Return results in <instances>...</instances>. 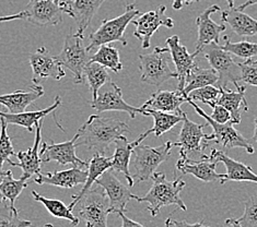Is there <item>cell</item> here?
Returning a JSON list of instances; mask_svg holds the SVG:
<instances>
[{
  "label": "cell",
  "mask_w": 257,
  "mask_h": 227,
  "mask_svg": "<svg viewBox=\"0 0 257 227\" xmlns=\"http://www.w3.org/2000/svg\"><path fill=\"white\" fill-rule=\"evenodd\" d=\"M139 69L142 81L155 87H161L168 80L176 78L172 68V59L168 47L157 46L150 54L139 55Z\"/></svg>",
  "instance_id": "obj_4"
},
{
  "label": "cell",
  "mask_w": 257,
  "mask_h": 227,
  "mask_svg": "<svg viewBox=\"0 0 257 227\" xmlns=\"http://www.w3.org/2000/svg\"><path fill=\"white\" fill-rule=\"evenodd\" d=\"M183 126L179 134V141L173 143V146H179L180 154L187 153H201L208 146V142L212 141V134H207L203 130L207 124H196L187 117L186 113H182Z\"/></svg>",
  "instance_id": "obj_12"
},
{
  "label": "cell",
  "mask_w": 257,
  "mask_h": 227,
  "mask_svg": "<svg viewBox=\"0 0 257 227\" xmlns=\"http://www.w3.org/2000/svg\"><path fill=\"white\" fill-rule=\"evenodd\" d=\"M43 227H54V225L53 224H45Z\"/></svg>",
  "instance_id": "obj_54"
},
{
  "label": "cell",
  "mask_w": 257,
  "mask_h": 227,
  "mask_svg": "<svg viewBox=\"0 0 257 227\" xmlns=\"http://www.w3.org/2000/svg\"><path fill=\"white\" fill-rule=\"evenodd\" d=\"M167 7L159 6L156 10L148 11L144 15H140L138 19H135L133 23L136 26L134 36L142 42V47L144 50L150 47V41L154 34L160 27L168 29L174 28V21L172 18L165 15Z\"/></svg>",
  "instance_id": "obj_13"
},
{
  "label": "cell",
  "mask_w": 257,
  "mask_h": 227,
  "mask_svg": "<svg viewBox=\"0 0 257 227\" xmlns=\"http://www.w3.org/2000/svg\"><path fill=\"white\" fill-rule=\"evenodd\" d=\"M139 16L140 11L136 9V5L128 4L123 15L114 18V19L103 20L99 29L95 32L90 34L87 51L90 53L96 47L108 45L114 42H119L121 43V45L126 46L127 41L124 35L125 31L128 24L133 22Z\"/></svg>",
  "instance_id": "obj_3"
},
{
  "label": "cell",
  "mask_w": 257,
  "mask_h": 227,
  "mask_svg": "<svg viewBox=\"0 0 257 227\" xmlns=\"http://www.w3.org/2000/svg\"><path fill=\"white\" fill-rule=\"evenodd\" d=\"M181 158L176 162V168L183 175H192L204 182L219 181L221 183L224 174H218L216 167L218 161L213 159L211 155H201L200 161H193L187 155L180 154Z\"/></svg>",
  "instance_id": "obj_17"
},
{
  "label": "cell",
  "mask_w": 257,
  "mask_h": 227,
  "mask_svg": "<svg viewBox=\"0 0 257 227\" xmlns=\"http://www.w3.org/2000/svg\"><path fill=\"white\" fill-rule=\"evenodd\" d=\"M72 211H76V216L82 218L87 227H107L109 202L102 188L91 189Z\"/></svg>",
  "instance_id": "obj_8"
},
{
  "label": "cell",
  "mask_w": 257,
  "mask_h": 227,
  "mask_svg": "<svg viewBox=\"0 0 257 227\" xmlns=\"http://www.w3.org/2000/svg\"><path fill=\"white\" fill-rule=\"evenodd\" d=\"M8 124L4 118L0 117V170H3V165L5 162L9 163L14 166L15 162H12L10 156H17L14 145L11 142V138L7 132Z\"/></svg>",
  "instance_id": "obj_38"
},
{
  "label": "cell",
  "mask_w": 257,
  "mask_h": 227,
  "mask_svg": "<svg viewBox=\"0 0 257 227\" xmlns=\"http://www.w3.org/2000/svg\"><path fill=\"white\" fill-rule=\"evenodd\" d=\"M118 215L121 218V222H123L121 227H145L144 225L136 222V220H133L132 218L127 217L125 215V213H118Z\"/></svg>",
  "instance_id": "obj_45"
},
{
  "label": "cell",
  "mask_w": 257,
  "mask_h": 227,
  "mask_svg": "<svg viewBox=\"0 0 257 227\" xmlns=\"http://www.w3.org/2000/svg\"><path fill=\"white\" fill-rule=\"evenodd\" d=\"M130 127L125 121L113 117H102L99 114L91 115L88 120L78 129L77 146H85L88 150H95L99 154H105L108 146L116 140L125 137Z\"/></svg>",
  "instance_id": "obj_1"
},
{
  "label": "cell",
  "mask_w": 257,
  "mask_h": 227,
  "mask_svg": "<svg viewBox=\"0 0 257 227\" xmlns=\"http://www.w3.org/2000/svg\"><path fill=\"white\" fill-rule=\"evenodd\" d=\"M243 215L236 218L242 227H257V194L250 195L245 201Z\"/></svg>",
  "instance_id": "obj_41"
},
{
  "label": "cell",
  "mask_w": 257,
  "mask_h": 227,
  "mask_svg": "<svg viewBox=\"0 0 257 227\" xmlns=\"http://www.w3.org/2000/svg\"><path fill=\"white\" fill-rule=\"evenodd\" d=\"M187 97L193 102L199 101L212 108L218 103L220 97V89L215 87V85H209V87L197 89L191 92Z\"/></svg>",
  "instance_id": "obj_40"
},
{
  "label": "cell",
  "mask_w": 257,
  "mask_h": 227,
  "mask_svg": "<svg viewBox=\"0 0 257 227\" xmlns=\"http://www.w3.org/2000/svg\"><path fill=\"white\" fill-rule=\"evenodd\" d=\"M172 148L173 143H171L170 141L156 148L140 144L136 146L134 149V167L136 169V173L132 175L135 185L152 179L158 166L169 159Z\"/></svg>",
  "instance_id": "obj_5"
},
{
  "label": "cell",
  "mask_w": 257,
  "mask_h": 227,
  "mask_svg": "<svg viewBox=\"0 0 257 227\" xmlns=\"http://www.w3.org/2000/svg\"><path fill=\"white\" fill-rule=\"evenodd\" d=\"M220 10L218 5L208 7L196 19V26L198 29V38L196 42V51L210 44H220V34L224 32L226 27L224 24H218L211 19V16Z\"/></svg>",
  "instance_id": "obj_19"
},
{
  "label": "cell",
  "mask_w": 257,
  "mask_h": 227,
  "mask_svg": "<svg viewBox=\"0 0 257 227\" xmlns=\"http://www.w3.org/2000/svg\"><path fill=\"white\" fill-rule=\"evenodd\" d=\"M41 142H42V122L35 125V138L32 148H30L27 151H21L17 153V158H19L20 163H15V167H20L22 169L23 179L29 180L33 176H40L41 171Z\"/></svg>",
  "instance_id": "obj_20"
},
{
  "label": "cell",
  "mask_w": 257,
  "mask_h": 227,
  "mask_svg": "<svg viewBox=\"0 0 257 227\" xmlns=\"http://www.w3.org/2000/svg\"><path fill=\"white\" fill-rule=\"evenodd\" d=\"M226 4L229 6V9L234 8V0H225Z\"/></svg>",
  "instance_id": "obj_52"
},
{
  "label": "cell",
  "mask_w": 257,
  "mask_h": 227,
  "mask_svg": "<svg viewBox=\"0 0 257 227\" xmlns=\"http://www.w3.org/2000/svg\"><path fill=\"white\" fill-rule=\"evenodd\" d=\"M28 186L29 180L23 179V178L15 179L11 170H6L0 179V191H2L5 200L9 201L11 208H17L15 206V202Z\"/></svg>",
  "instance_id": "obj_33"
},
{
  "label": "cell",
  "mask_w": 257,
  "mask_h": 227,
  "mask_svg": "<svg viewBox=\"0 0 257 227\" xmlns=\"http://www.w3.org/2000/svg\"><path fill=\"white\" fill-rule=\"evenodd\" d=\"M145 110L149 116L154 117L155 125L152 128L148 129V130L140 134L137 140H135V141H133V142H131L134 149L142 143L143 141L149 136V134L154 133L157 138L161 137L162 134L170 131L171 129L175 127L176 125H179L180 122H182V120H183L182 115L158 112V110H154L150 108H146Z\"/></svg>",
  "instance_id": "obj_28"
},
{
  "label": "cell",
  "mask_w": 257,
  "mask_h": 227,
  "mask_svg": "<svg viewBox=\"0 0 257 227\" xmlns=\"http://www.w3.org/2000/svg\"><path fill=\"white\" fill-rule=\"evenodd\" d=\"M91 63H96L104 68L112 70L115 73L120 72L123 69V64L120 61L119 52L117 48L111 45H102L95 54L91 56Z\"/></svg>",
  "instance_id": "obj_34"
},
{
  "label": "cell",
  "mask_w": 257,
  "mask_h": 227,
  "mask_svg": "<svg viewBox=\"0 0 257 227\" xmlns=\"http://www.w3.org/2000/svg\"><path fill=\"white\" fill-rule=\"evenodd\" d=\"M105 2L106 0H72L71 18L77 24V34L84 36L85 30L90 27L97 10Z\"/></svg>",
  "instance_id": "obj_30"
},
{
  "label": "cell",
  "mask_w": 257,
  "mask_h": 227,
  "mask_svg": "<svg viewBox=\"0 0 257 227\" xmlns=\"http://www.w3.org/2000/svg\"><path fill=\"white\" fill-rule=\"evenodd\" d=\"M223 23L229 24L233 32L242 38H252L257 35V19L238 11L236 8L224 10L221 15Z\"/></svg>",
  "instance_id": "obj_29"
},
{
  "label": "cell",
  "mask_w": 257,
  "mask_h": 227,
  "mask_svg": "<svg viewBox=\"0 0 257 227\" xmlns=\"http://www.w3.org/2000/svg\"><path fill=\"white\" fill-rule=\"evenodd\" d=\"M236 91H231L224 88L220 89V97L217 105L224 107L231 115V121L234 125H238L242 120V113L248 110L247 102L245 99V85H235Z\"/></svg>",
  "instance_id": "obj_23"
},
{
  "label": "cell",
  "mask_w": 257,
  "mask_h": 227,
  "mask_svg": "<svg viewBox=\"0 0 257 227\" xmlns=\"http://www.w3.org/2000/svg\"><path fill=\"white\" fill-rule=\"evenodd\" d=\"M173 224L175 227H209V226H204L203 222H197L194 224H189L185 220H181V222H177V220H173Z\"/></svg>",
  "instance_id": "obj_47"
},
{
  "label": "cell",
  "mask_w": 257,
  "mask_h": 227,
  "mask_svg": "<svg viewBox=\"0 0 257 227\" xmlns=\"http://www.w3.org/2000/svg\"><path fill=\"white\" fill-rule=\"evenodd\" d=\"M220 47L226 53L242 58L244 61L252 59L257 55V43H250L246 41L233 43L231 42L229 36H224V44L220 45Z\"/></svg>",
  "instance_id": "obj_37"
},
{
  "label": "cell",
  "mask_w": 257,
  "mask_h": 227,
  "mask_svg": "<svg viewBox=\"0 0 257 227\" xmlns=\"http://www.w3.org/2000/svg\"><path fill=\"white\" fill-rule=\"evenodd\" d=\"M165 227H175L172 218H167V220H165Z\"/></svg>",
  "instance_id": "obj_51"
},
{
  "label": "cell",
  "mask_w": 257,
  "mask_h": 227,
  "mask_svg": "<svg viewBox=\"0 0 257 227\" xmlns=\"http://www.w3.org/2000/svg\"><path fill=\"white\" fill-rule=\"evenodd\" d=\"M185 102L186 99L183 96L180 91L159 90L150 96V99L144 104L142 108H150L158 110V112L182 115L183 110L181 109V106Z\"/></svg>",
  "instance_id": "obj_25"
},
{
  "label": "cell",
  "mask_w": 257,
  "mask_h": 227,
  "mask_svg": "<svg viewBox=\"0 0 257 227\" xmlns=\"http://www.w3.org/2000/svg\"><path fill=\"white\" fill-rule=\"evenodd\" d=\"M199 54L207 59L211 69L218 75L217 88L226 89L229 83L238 84L241 81V67L240 63H236L231 54L223 51L220 44H210L204 46L199 50Z\"/></svg>",
  "instance_id": "obj_7"
},
{
  "label": "cell",
  "mask_w": 257,
  "mask_h": 227,
  "mask_svg": "<svg viewBox=\"0 0 257 227\" xmlns=\"http://www.w3.org/2000/svg\"><path fill=\"white\" fill-rule=\"evenodd\" d=\"M212 109L213 112L210 116V118L213 121H216L218 124H221V125H224L226 122L231 121V115L224 107L220 105H215L212 107Z\"/></svg>",
  "instance_id": "obj_43"
},
{
  "label": "cell",
  "mask_w": 257,
  "mask_h": 227,
  "mask_svg": "<svg viewBox=\"0 0 257 227\" xmlns=\"http://www.w3.org/2000/svg\"><path fill=\"white\" fill-rule=\"evenodd\" d=\"M154 183L150 190L144 197H136V201L142 203L147 202L148 206L147 210L149 211L152 217L158 216L160 210L167 205H176L182 211H186L187 206L181 199V191L185 187V181L181 178H174V180H168L164 173H155L152 177Z\"/></svg>",
  "instance_id": "obj_2"
},
{
  "label": "cell",
  "mask_w": 257,
  "mask_h": 227,
  "mask_svg": "<svg viewBox=\"0 0 257 227\" xmlns=\"http://www.w3.org/2000/svg\"><path fill=\"white\" fill-rule=\"evenodd\" d=\"M62 99L60 96L55 97V102L53 105L48 106L47 108L35 110V112H24L21 114H9L0 112V117L7 121L8 125H16L28 129L29 132H33V126L39 124V122L46 117L47 115L54 113L60 105H62Z\"/></svg>",
  "instance_id": "obj_26"
},
{
  "label": "cell",
  "mask_w": 257,
  "mask_h": 227,
  "mask_svg": "<svg viewBox=\"0 0 257 227\" xmlns=\"http://www.w3.org/2000/svg\"><path fill=\"white\" fill-rule=\"evenodd\" d=\"M4 173H5V171H3V170H0V176H2V175H3Z\"/></svg>",
  "instance_id": "obj_56"
},
{
  "label": "cell",
  "mask_w": 257,
  "mask_h": 227,
  "mask_svg": "<svg viewBox=\"0 0 257 227\" xmlns=\"http://www.w3.org/2000/svg\"><path fill=\"white\" fill-rule=\"evenodd\" d=\"M225 224L229 227H242L241 224L237 222L236 218H228L225 220Z\"/></svg>",
  "instance_id": "obj_49"
},
{
  "label": "cell",
  "mask_w": 257,
  "mask_h": 227,
  "mask_svg": "<svg viewBox=\"0 0 257 227\" xmlns=\"http://www.w3.org/2000/svg\"><path fill=\"white\" fill-rule=\"evenodd\" d=\"M27 21L36 27L58 26L64 12L53 0H29L26 8Z\"/></svg>",
  "instance_id": "obj_18"
},
{
  "label": "cell",
  "mask_w": 257,
  "mask_h": 227,
  "mask_svg": "<svg viewBox=\"0 0 257 227\" xmlns=\"http://www.w3.org/2000/svg\"><path fill=\"white\" fill-rule=\"evenodd\" d=\"M186 102L196 110V112H197V114L200 116V117L206 119L207 125L212 128L211 134H212L213 142H216L220 146H222L223 149L240 148V149L245 150L248 154H253L255 152L253 144L236 130V129L233 127L234 125L233 122L229 121L224 125L218 124V122L213 121L210 118V116L206 112H204V110L197 105V104L189 100L188 97H186Z\"/></svg>",
  "instance_id": "obj_9"
},
{
  "label": "cell",
  "mask_w": 257,
  "mask_h": 227,
  "mask_svg": "<svg viewBox=\"0 0 257 227\" xmlns=\"http://www.w3.org/2000/svg\"><path fill=\"white\" fill-rule=\"evenodd\" d=\"M76 141L77 134H75L71 140L66 141L62 143H52L47 144L46 142L42 143L40 156L42 163H48L55 161L59 165H68L71 164L72 168H81L88 167V163L82 161L80 157L76 154Z\"/></svg>",
  "instance_id": "obj_16"
},
{
  "label": "cell",
  "mask_w": 257,
  "mask_h": 227,
  "mask_svg": "<svg viewBox=\"0 0 257 227\" xmlns=\"http://www.w3.org/2000/svg\"><path fill=\"white\" fill-rule=\"evenodd\" d=\"M252 141H254V142H257V118L255 119V130H254V134L252 139H250Z\"/></svg>",
  "instance_id": "obj_50"
},
{
  "label": "cell",
  "mask_w": 257,
  "mask_h": 227,
  "mask_svg": "<svg viewBox=\"0 0 257 227\" xmlns=\"http://www.w3.org/2000/svg\"><path fill=\"white\" fill-rule=\"evenodd\" d=\"M5 174V173H4ZM3 174V175H4ZM3 175L0 176V179H2V177H3ZM5 201V198H4V195H3V193H2V191H0V203H3V202Z\"/></svg>",
  "instance_id": "obj_53"
},
{
  "label": "cell",
  "mask_w": 257,
  "mask_h": 227,
  "mask_svg": "<svg viewBox=\"0 0 257 227\" xmlns=\"http://www.w3.org/2000/svg\"><path fill=\"white\" fill-rule=\"evenodd\" d=\"M88 178V170L81 168H70L54 173L41 174L33 178V181L38 185H52L59 188L71 189L79 185H84Z\"/></svg>",
  "instance_id": "obj_21"
},
{
  "label": "cell",
  "mask_w": 257,
  "mask_h": 227,
  "mask_svg": "<svg viewBox=\"0 0 257 227\" xmlns=\"http://www.w3.org/2000/svg\"><path fill=\"white\" fill-rule=\"evenodd\" d=\"M83 35L68 34L65 38L62 52L56 56L60 66L73 73V82L76 84L84 82V70L91 60L90 53L83 45Z\"/></svg>",
  "instance_id": "obj_6"
},
{
  "label": "cell",
  "mask_w": 257,
  "mask_h": 227,
  "mask_svg": "<svg viewBox=\"0 0 257 227\" xmlns=\"http://www.w3.org/2000/svg\"><path fill=\"white\" fill-rule=\"evenodd\" d=\"M134 153V148L131 142H128L127 138L123 137L115 141V152L112 156V167L111 169L123 173L128 186L134 187V179L130 171L131 157Z\"/></svg>",
  "instance_id": "obj_31"
},
{
  "label": "cell",
  "mask_w": 257,
  "mask_h": 227,
  "mask_svg": "<svg viewBox=\"0 0 257 227\" xmlns=\"http://www.w3.org/2000/svg\"><path fill=\"white\" fill-rule=\"evenodd\" d=\"M84 79L87 80L89 88L92 94V101H94L100 89L109 82V76L106 68L96 63H89L84 70Z\"/></svg>",
  "instance_id": "obj_36"
},
{
  "label": "cell",
  "mask_w": 257,
  "mask_h": 227,
  "mask_svg": "<svg viewBox=\"0 0 257 227\" xmlns=\"http://www.w3.org/2000/svg\"><path fill=\"white\" fill-rule=\"evenodd\" d=\"M44 93L42 85L34 84L29 91L18 90L9 94L0 95V104L9 110V114H21Z\"/></svg>",
  "instance_id": "obj_24"
},
{
  "label": "cell",
  "mask_w": 257,
  "mask_h": 227,
  "mask_svg": "<svg viewBox=\"0 0 257 227\" xmlns=\"http://www.w3.org/2000/svg\"><path fill=\"white\" fill-rule=\"evenodd\" d=\"M112 167V157H106L103 154H99V153H95L93 157L91 158V161L88 163V178L87 181L83 185L82 189L80 190V192L77 194L72 195V201L70 202V204L68 205L70 210L72 211L79 201L81 200V198L85 193H88V191L91 190V187H92L93 183L99 179V178L105 173L106 170L111 169Z\"/></svg>",
  "instance_id": "obj_27"
},
{
  "label": "cell",
  "mask_w": 257,
  "mask_h": 227,
  "mask_svg": "<svg viewBox=\"0 0 257 227\" xmlns=\"http://www.w3.org/2000/svg\"><path fill=\"white\" fill-rule=\"evenodd\" d=\"M253 5H257V0H246L245 3H244L243 5H241L240 7H237L236 9L238 11H243L244 9H246L247 7H249V6H253Z\"/></svg>",
  "instance_id": "obj_48"
},
{
  "label": "cell",
  "mask_w": 257,
  "mask_h": 227,
  "mask_svg": "<svg viewBox=\"0 0 257 227\" xmlns=\"http://www.w3.org/2000/svg\"><path fill=\"white\" fill-rule=\"evenodd\" d=\"M53 2H54V4H56V5L58 6V3H59V0H53Z\"/></svg>",
  "instance_id": "obj_55"
},
{
  "label": "cell",
  "mask_w": 257,
  "mask_h": 227,
  "mask_svg": "<svg viewBox=\"0 0 257 227\" xmlns=\"http://www.w3.org/2000/svg\"><path fill=\"white\" fill-rule=\"evenodd\" d=\"M29 60L32 68V82L34 84H40L48 78L59 81L66 76V72L58 63L56 56H53L45 47L38 48L35 53L30 55Z\"/></svg>",
  "instance_id": "obj_15"
},
{
  "label": "cell",
  "mask_w": 257,
  "mask_h": 227,
  "mask_svg": "<svg viewBox=\"0 0 257 227\" xmlns=\"http://www.w3.org/2000/svg\"><path fill=\"white\" fill-rule=\"evenodd\" d=\"M241 67V81L245 85L257 87V60L248 59L240 63Z\"/></svg>",
  "instance_id": "obj_42"
},
{
  "label": "cell",
  "mask_w": 257,
  "mask_h": 227,
  "mask_svg": "<svg viewBox=\"0 0 257 227\" xmlns=\"http://www.w3.org/2000/svg\"><path fill=\"white\" fill-rule=\"evenodd\" d=\"M95 182L105 191L109 202V214L126 213L128 202L132 199L136 200L137 195L119 181L113 169L106 170Z\"/></svg>",
  "instance_id": "obj_14"
},
{
  "label": "cell",
  "mask_w": 257,
  "mask_h": 227,
  "mask_svg": "<svg viewBox=\"0 0 257 227\" xmlns=\"http://www.w3.org/2000/svg\"><path fill=\"white\" fill-rule=\"evenodd\" d=\"M32 197L35 199L36 202H40L51 215L57 217V218H62V219H67L73 225V226H78L79 223H80V219H79L75 214L72 213V211L69 208V206H67L63 201L56 200V199H48L44 195L40 194L39 192L33 191L31 192Z\"/></svg>",
  "instance_id": "obj_32"
},
{
  "label": "cell",
  "mask_w": 257,
  "mask_h": 227,
  "mask_svg": "<svg viewBox=\"0 0 257 227\" xmlns=\"http://www.w3.org/2000/svg\"><path fill=\"white\" fill-rule=\"evenodd\" d=\"M91 107L95 109L97 113L104 112H125L130 114L131 118H136L137 114L143 116H149L142 107H134L126 103L123 97V92L115 82L109 81L100 89L96 99L91 102Z\"/></svg>",
  "instance_id": "obj_10"
},
{
  "label": "cell",
  "mask_w": 257,
  "mask_h": 227,
  "mask_svg": "<svg viewBox=\"0 0 257 227\" xmlns=\"http://www.w3.org/2000/svg\"><path fill=\"white\" fill-rule=\"evenodd\" d=\"M31 220L21 219L19 210L11 208L9 203H5L0 208V227H31Z\"/></svg>",
  "instance_id": "obj_39"
},
{
  "label": "cell",
  "mask_w": 257,
  "mask_h": 227,
  "mask_svg": "<svg viewBox=\"0 0 257 227\" xmlns=\"http://www.w3.org/2000/svg\"><path fill=\"white\" fill-rule=\"evenodd\" d=\"M210 155L219 163H222L226 169L221 185H224L226 181H250L257 183V175L247 165L235 161L225 153L216 149H211Z\"/></svg>",
  "instance_id": "obj_22"
},
{
  "label": "cell",
  "mask_w": 257,
  "mask_h": 227,
  "mask_svg": "<svg viewBox=\"0 0 257 227\" xmlns=\"http://www.w3.org/2000/svg\"><path fill=\"white\" fill-rule=\"evenodd\" d=\"M165 44H167V47L170 51L171 59H172L175 68L176 79L179 81L177 91H180L182 93L192 73L198 68L197 64H196V57L199 55V51L189 54L186 46L181 44L180 38L177 35H173L167 39Z\"/></svg>",
  "instance_id": "obj_11"
},
{
  "label": "cell",
  "mask_w": 257,
  "mask_h": 227,
  "mask_svg": "<svg viewBox=\"0 0 257 227\" xmlns=\"http://www.w3.org/2000/svg\"><path fill=\"white\" fill-rule=\"evenodd\" d=\"M197 2L198 0H173L172 6L175 10H181L185 5L187 6V5H191L193 3H197Z\"/></svg>",
  "instance_id": "obj_46"
},
{
  "label": "cell",
  "mask_w": 257,
  "mask_h": 227,
  "mask_svg": "<svg viewBox=\"0 0 257 227\" xmlns=\"http://www.w3.org/2000/svg\"><path fill=\"white\" fill-rule=\"evenodd\" d=\"M26 19H27V14H26V11H22V12H19V14H16V15L0 17V23H3V22H9V21H14V20H26Z\"/></svg>",
  "instance_id": "obj_44"
},
{
  "label": "cell",
  "mask_w": 257,
  "mask_h": 227,
  "mask_svg": "<svg viewBox=\"0 0 257 227\" xmlns=\"http://www.w3.org/2000/svg\"><path fill=\"white\" fill-rule=\"evenodd\" d=\"M218 79L219 78H218L217 72L213 69H211V68H208V69L197 68L192 73L191 78L188 79V81L185 85L184 90H183L182 94L186 99L191 92L197 90V89L209 87V85H215V87H217Z\"/></svg>",
  "instance_id": "obj_35"
}]
</instances>
